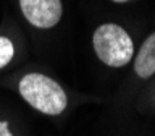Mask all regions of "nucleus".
I'll use <instances>...</instances> for the list:
<instances>
[{
	"label": "nucleus",
	"mask_w": 155,
	"mask_h": 136,
	"mask_svg": "<svg viewBox=\"0 0 155 136\" xmlns=\"http://www.w3.org/2000/svg\"><path fill=\"white\" fill-rule=\"evenodd\" d=\"M134 71L142 80H147L155 73V32L144 41L134 60Z\"/></svg>",
	"instance_id": "obj_4"
},
{
	"label": "nucleus",
	"mask_w": 155,
	"mask_h": 136,
	"mask_svg": "<svg viewBox=\"0 0 155 136\" xmlns=\"http://www.w3.org/2000/svg\"><path fill=\"white\" fill-rule=\"evenodd\" d=\"M19 7L24 18L41 29L53 28L63 13L60 0H19Z\"/></svg>",
	"instance_id": "obj_3"
},
{
	"label": "nucleus",
	"mask_w": 155,
	"mask_h": 136,
	"mask_svg": "<svg viewBox=\"0 0 155 136\" xmlns=\"http://www.w3.org/2000/svg\"><path fill=\"white\" fill-rule=\"evenodd\" d=\"M19 94L32 109L45 115H60L68 105L63 87L41 73H29L19 81Z\"/></svg>",
	"instance_id": "obj_1"
},
{
	"label": "nucleus",
	"mask_w": 155,
	"mask_h": 136,
	"mask_svg": "<svg viewBox=\"0 0 155 136\" xmlns=\"http://www.w3.org/2000/svg\"><path fill=\"white\" fill-rule=\"evenodd\" d=\"M92 44L97 57L111 68L124 66L131 62V57L134 53L131 36L121 26L113 23H107L97 28L92 37Z\"/></svg>",
	"instance_id": "obj_2"
},
{
	"label": "nucleus",
	"mask_w": 155,
	"mask_h": 136,
	"mask_svg": "<svg viewBox=\"0 0 155 136\" xmlns=\"http://www.w3.org/2000/svg\"><path fill=\"white\" fill-rule=\"evenodd\" d=\"M111 2H116V3H124V2H129V0H111Z\"/></svg>",
	"instance_id": "obj_7"
},
{
	"label": "nucleus",
	"mask_w": 155,
	"mask_h": 136,
	"mask_svg": "<svg viewBox=\"0 0 155 136\" xmlns=\"http://www.w3.org/2000/svg\"><path fill=\"white\" fill-rule=\"evenodd\" d=\"M15 55V47H13V42L10 41L8 37L5 36H0V68L7 66L12 58Z\"/></svg>",
	"instance_id": "obj_5"
},
{
	"label": "nucleus",
	"mask_w": 155,
	"mask_h": 136,
	"mask_svg": "<svg viewBox=\"0 0 155 136\" xmlns=\"http://www.w3.org/2000/svg\"><path fill=\"white\" fill-rule=\"evenodd\" d=\"M0 136H13V133L8 128V121L0 120Z\"/></svg>",
	"instance_id": "obj_6"
}]
</instances>
